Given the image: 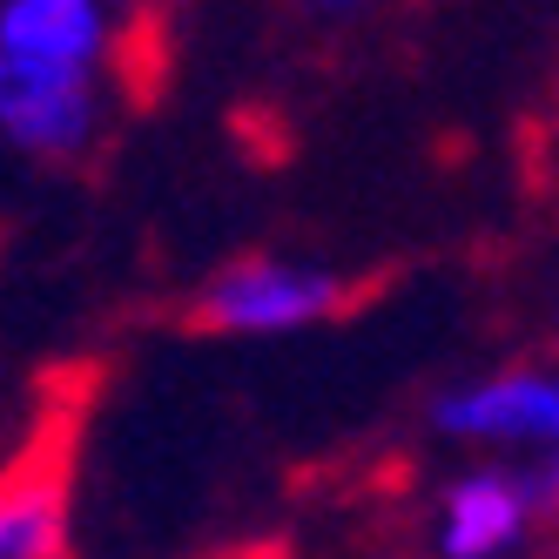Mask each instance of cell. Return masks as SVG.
Returning a JSON list of instances; mask_svg holds the SVG:
<instances>
[{"label": "cell", "mask_w": 559, "mask_h": 559, "mask_svg": "<svg viewBox=\"0 0 559 559\" xmlns=\"http://www.w3.org/2000/svg\"><path fill=\"white\" fill-rule=\"evenodd\" d=\"M371 297L365 276H344L331 263H310V257H229L223 270H210L195 284L182 324L195 337H290V331H317V324H337L357 304Z\"/></svg>", "instance_id": "1"}, {"label": "cell", "mask_w": 559, "mask_h": 559, "mask_svg": "<svg viewBox=\"0 0 559 559\" xmlns=\"http://www.w3.org/2000/svg\"><path fill=\"white\" fill-rule=\"evenodd\" d=\"M88 371L48 391L21 452L0 465V559H74V465H82Z\"/></svg>", "instance_id": "2"}, {"label": "cell", "mask_w": 559, "mask_h": 559, "mask_svg": "<svg viewBox=\"0 0 559 559\" xmlns=\"http://www.w3.org/2000/svg\"><path fill=\"white\" fill-rule=\"evenodd\" d=\"M431 431L459 438V445H499V452H533L559 459V371H492L452 384L431 405Z\"/></svg>", "instance_id": "3"}, {"label": "cell", "mask_w": 559, "mask_h": 559, "mask_svg": "<svg viewBox=\"0 0 559 559\" xmlns=\"http://www.w3.org/2000/svg\"><path fill=\"white\" fill-rule=\"evenodd\" d=\"M102 82L108 74L0 61V148L34 155V163H82L102 129Z\"/></svg>", "instance_id": "4"}, {"label": "cell", "mask_w": 559, "mask_h": 559, "mask_svg": "<svg viewBox=\"0 0 559 559\" xmlns=\"http://www.w3.org/2000/svg\"><path fill=\"white\" fill-rule=\"evenodd\" d=\"M115 41H122V21L108 0H0V61L108 74Z\"/></svg>", "instance_id": "5"}, {"label": "cell", "mask_w": 559, "mask_h": 559, "mask_svg": "<svg viewBox=\"0 0 559 559\" xmlns=\"http://www.w3.org/2000/svg\"><path fill=\"white\" fill-rule=\"evenodd\" d=\"M526 539H533V512H526V492H519V472L472 465L438 492V512H431L438 559H506Z\"/></svg>", "instance_id": "6"}, {"label": "cell", "mask_w": 559, "mask_h": 559, "mask_svg": "<svg viewBox=\"0 0 559 559\" xmlns=\"http://www.w3.org/2000/svg\"><path fill=\"white\" fill-rule=\"evenodd\" d=\"M512 472H519V492H526L533 533H552L559 526V459H526V465H512Z\"/></svg>", "instance_id": "7"}, {"label": "cell", "mask_w": 559, "mask_h": 559, "mask_svg": "<svg viewBox=\"0 0 559 559\" xmlns=\"http://www.w3.org/2000/svg\"><path fill=\"white\" fill-rule=\"evenodd\" d=\"M216 559H290L276 539H263V546H236V552H216Z\"/></svg>", "instance_id": "8"}, {"label": "cell", "mask_w": 559, "mask_h": 559, "mask_svg": "<svg viewBox=\"0 0 559 559\" xmlns=\"http://www.w3.org/2000/svg\"><path fill=\"white\" fill-rule=\"evenodd\" d=\"M297 8H310V14H357L365 0H297Z\"/></svg>", "instance_id": "9"}, {"label": "cell", "mask_w": 559, "mask_h": 559, "mask_svg": "<svg viewBox=\"0 0 559 559\" xmlns=\"http://www.w3.org/2000/svg\"><path fill=\"white\" fill-rule=\"evenodd\" d=\"M526 559H559V526H552V533H539V546H533Z\"/></svg>", "instance_id": "10"}]
</instances>
